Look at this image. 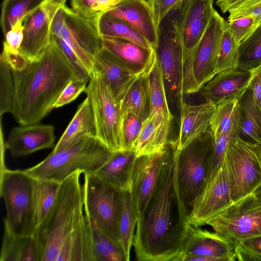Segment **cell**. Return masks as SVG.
Instances as JSON below:
<instances>
[{
    "mask_svg": "<svg viewBox=\"0 0 261 261\" xmlns=\"http://www.w3.org/2000/svg\"><path fill=\"white\" fill-rule=\"evenodd\" d=\"M173 151L172 148L138 218L133 246L138 260L175 261L188 236L190 224L174 188Z\"/></svg>",
    "mask_w": 261,
    "mask_h": 261,
    "instance_id": "2",
    "label": "cell"
},
{
    "mask_svg": "<svg viewBox=\"0 0 261 261\" xmlns=\"http://www.w3.org/2000/svg\"><path fill=\"white\" fill-rule=\"evenodd\" d=\"M172 146L161 152L137 157L130 191L138 218L143 212L157 184L163 164Z\"/></svg>",
    "mask_w": 261,
    "mask_h": 261,
    "instance_id": "17",
    "label": "cell"
},
{
    "mask_svg": "<svg viewBox=\"0 0 261 261\" xmlns=\"http://www.w3.org/2000/svg\"><path fill=\"white\" fill-rule=\"evenodd\" d=\"M179 134L170 145L177 150L185 148L196 139L211 130V122L216 106L206 101L191 105L181 101Z\"/></svg>",
    "mask_w": 261,
    "mask_h": 261,
    "instance_id": "19",
    "label": "cell"
},
{
    "mask_svg": "<svg viewBox=\"0 0 261 261\" xmlns=\"http://www.w3.org/2000/svg\"><path fill=\"white\" fill-rule=\"evenodd\" d=\"M55 141V127L39 123L13 127L4 145L12 156L18 158L52 148Z\"/></svg>",
    "mask_w": 261,
    "mask_h": 261,
    "instance_id": "18",
    "label": "cell"
},
{
    "mask_svg": "<svg viewBox=\"0 0 261 261\" xmlns=\"http://www.w3.org/2000/svg\"><path fill=\"white\" fill-rule=\"evenodd\" d=\"M228 20L251 16L255 17L261 25V0H244L237 7L230 10Z\"/></svg>",
    "mask_w": 261,
    "mask_h": 261,
    "instance_id": "44",
    "label": "cell"
},
{
    "mask_svg": "<svg viewBox=\"0 0 261 261\" xmlns=\"http://www.w3.org/2000/svg\"><path fill=\"white\" fill-rule=\"evenodd\" d=\"M103 13L128 22L154 49L157 40V28L147 1L126 0L121 2Z\"/></svg>",
    "mask_w": 261,
    "mask_h": 261,
    "instance_id": "24",
    "label": "cell"
},
{
    "mask_svg": "<svg viewBox=\"0 0 261 261\" xmlns=\"http://www.w3.org/2000/svg\"><path fill=\"white\" fill-rule=\"evenodd\" d=\"M120 2H123V1H125L126 0H119Z\"/></svg>",
    "mask_w": 261,
    "mask_h": 261,
    "instance_id": "53",
    "label": "cell"
},
{
    "mask_svg": "<svg viewBox=\"0 0 261 261\" xmlns=\"http://www.w3.org/2000/svg\"><path fill=\"white\" fill-rule=\"evenodd\" d=\"M180 254L214 257L219 261L237 260L235 246L216 232L190 225L188 236Z\"/></svg>",
    "mask_w": 261,
    "mask_h": 261,
    "instance_id": "21",
    "label": "cell"
},
{
    "mask_svg": "<svg viewBox=\"0 0 261 261\" xmlns=\"http://www.w3.org/2000/svg\"><path fill=\"white\" fill-rule=\"evenodd\" d=\"M87 135L96 136V127L92 108L86 97L79 106L75 115L51 152H58Z\"/></svg>",
    "mask_w": 261,
    "mask_h": 261,
    "instance_id": "29",
    "label": "cell"
},
{
    "mask_svg": "<svg viewBox=\"0 0 261 261\" xmlns=\"http://www.w3.org/2000/svg\"><path fill=\"white\" fill-rule=\"evenodd\" d=\"M232 202L226 166L223 162L215 177L204 185L193 203L188 216V222L195 227L205 225L211 217Z\"/></svg>",
    "mask_w": 261,
    "mask_h": 261,
    "instance_id": "16",
    "label": "cell"
},
{
    "mask_svg": "<svg viewBox=\"0 0 261 261\" xmlns=\"http://www.w3.org/2000/svg\"><path fill=\"white\" fill-rule=\"evenodd\" d=\"M251 193L261 205V183L255 188Z\"/></svg>",
    "mask_w": 261,
    "mask_h": 261,
    "instance_id": "52",
    "label": "cell"
},
{
    "mask_svg": "<svg viewBox=\"0 0 261 261\" xmlns=\"http://www.w3.org/2000/svg\"><path fill=\"white\" fill-rule=\"evenodd\" d=\"M214 1L189 0L188 4L181 31L183 95L198 92L193 77V58L212 16Z\"/></svg>",
    "mask_w": 261,
    "mask_h": 261,
    "instance_id": "13",
    "label": "cell"
},
{
    "mask_svg": "<svg viewBox=\"0 0 261 261\" xmlns=\"http://www.w3.org/2000/svg\"><path fill=\"white\" fill-rule=\"evenodd\" d=\"M83 174L82 192L87 217L121 246L119 220L122 191L106 183L93 173Z\"/></svg>",
    "mask_w": 261,
    "mask_h": 261,
    "instance_id": "8",
    "label": "cell"
},
{
    "mask_svg": "<svg viewBox=\"0 0 261 261\" xmlns=\"http://www.w3.org/2000/svg\"><path fill=\"white\" fill-rule=\"evenodd\" d=\"M97 30L102 37L126 40L147 48H153L148 41L125 20L103 13L95 17Z\"/></svg>",
    "mask_w": 261,
    "mask_h": 261,
    "instance_id": "31",
    "label": "cell"
},
{
    "mask_svg": "<svg viewBox=\"0 0 261 261\" xmlns=\"http://www.w3.org/2000/svg\"><path fill=\"white\" fill-rule=\"evenodd\" d=\"M112 152L96 136H85L61 150L51 152L38 164L23 170L32 177L61 184L77 171L95 173Z\"/></svg>",
    "mask_w": 261,
    "mask_h": 261,
    "instance_id": "4",
    "label": "cell"
},
{
    "mask_svg": "<svg viewBox=\"0 0 261 261\" xmlns=\"http://www.w3.org/2000/svg\"><path fill=\"white\" fill-rule=\"evenodd\" d=\"M146 73L134 77L117 98L122 113H132L143 121L148 116L150 107Z\"/></svg>",
    "mask_w": 261,
    "mask_h": 261,
    "instance_id": "27",
    "label": "cell"
},
{
    "mask_svg": "<svg viewBox=\"0 0 261 261\" xmlns=\"http://www.w3.org/2000/svg\"><path fill=\"white\" fill-rule=\"evenodd\" d=\"M261 65V25L239 45L238 68L251 71Z\"/></svg>",
    "mask_w": 261,
    "mask_h": 261,
    "instance_id": "38",
    "label": "cell"
},
{
    "mask_svg": "<svg viewBox=\"0 0 261 261\" xmlns=\"http://www.w3.org/2000/svg\"><path fill=\"white\" fill-rule=\"evenodd\" d=\"M239 63V45L225 28L224 31L219 54L217 74L224 71L238 68Z\"/></svg>",
    "mask_w": 261,
    "mask_h": 261,
    "instance_id": "39",
    "label": "cell"
},
{
    "mask_svg": "<svg viewBox=\"0 0 261 261\" xmlns=\"http://www.w3.org/2000/svg\"><path fill=\"white\" fill-rule=\"evenodd\" d=\"M137 220L130 189L123 190L119 220V234L120 245L126 261L129 260Z\"/></svg>",
    "mask_w": 261,
    "mask_h": 261,
    "instance_id": "34",
    "label": "cell"
},
{
    "mask_svg": "<svg viewBox=\"0 0 261 261\" xmlns=\"http://www.w3.org/2000/svg\"><path fill=\"white\" fill-rule=\"evenodd\" d=\"M101 37L102 47L134 75L147 73L156 58L153 48H145L124 39Z\"/></svg>",
    "mask_w": 261,
    "mask_h": 261,
    "instance_id": "22",
    "label": "cell"
},
{
    "mask_svg": "<svg viewBox=\"0 0 261 261\" xmlns=\"http://www.w3.org/2000/svg\"><path fill=\"white\" fill-rule=\"evenodd\" d=\"M226 21L214 10L193 58V73L198 92L217 74V62Z\"/></svg>",
    "mask_w": 261,
    "mask_h": 261,
    "instance_id": "15",
    "label": "cell"
},
{
    "mask_svg": "<svg viewBox=\"0 0 261 261\" xmlns=\"http://www.w3.org/2000/svg\"><path fill=\"white\" fill-rule=\"evenodd\" d=\"M51 36L63 39L75 52L90 73L93 59L102 48L101 37L95 17L88 18L66 5L56 13L51 26Z\"/></svg>",
    "mask_w": 261,
    "mask_h": 261,
    "instance_id": "11",
    "label": "cell"
},
{
    "mask_svg": "<svg viewBox=\"0 0 261 261\" xmlns=\"http://www.w3.org/2000/svg\"><path fill=\"white\" fill-rule=\"evenodd\" d=\"M23 21H19L5 35L3 50L12 54L20 53L23 39Z\"/></svg>",
    "mask_w": 261,
    "mask_h": 261,
    "instance_id": "45",
    "label": "cell"
},
{
    "mask_svg": "<svg viewBox=\"0 0 261 261\" xmlns=\"http://www.w3.org/2000/svg\"><path fill=\"white\" fill-rule=\"evenodd\" d=\"M260 25L255 17H243L226 21V28L239 45Z\"/></svg>",
    "mask_w": 261,
    "mask_h": 261,
    "instance_id": "41",
    "label": "cell"
},
{
    "mask_svg": "<svg viewBox=\"0 0 261 261\" xmlns=\"http://www.w3.org/2000/svg\"><path fill=\"white\" fill-rule=\"evenodd\" d=\"M79 76L83 77L52 37L41 57L21 70L0 60L1 117L10 113L20 125L40 123L66 86Z\"/></svg>",
    "mask_w": 261,
    "mask_h": 261,
    "instance_id": "1",
    "label": "cell"
},
{
    "mask_svg": "<svg viewBox=\"0 0 261 261\" xmlns=\"http://www.w3.org/2000/svg\"><path fill=\"white\" fill-rule=\"evenodd\" d=\"M0 193L6 210L4 226L18 236H33L36 227L32 177L23 170L4 167L1 170Z\"/></svg>",
    "mask_w": 261,
    "mask_h": 261,
    "instance_id": "7",
    "label": "cell"
},
{
    "mask_svg": "<svg viewBox=\"0 0 261 261\" xmlns=\"http://www.w3.org/2000/svg\"><path fill=\"white\" fill-rule=\"evenodd\" d=\"M224 162L233 202L251 194L261 183V150L257 144L240 136L232 138Z\"/></svg>",
    "mask_w": 261,
    "mask_h": 261,
    "instance_id": "9",
    "label": "cell"
},
{
    "mask_svg": "<svg viewBox=\"0 0 261 261\" xmlns=\"http://www.w3.org/2000/svg\"><path fill=\"white\" fill-rule=\"evenodd\" d=\"M120 2L119 0H95L94 11L97 14L103 13L113 8Z\"/></svg>",
    "mask_w": 261,
    "mask_h": 261,
    "instance_id": "50",
    "label": "cell"
},
{
    "mask_svg": "<svg viewBox=\"0 0 261 261\" xmlns=\"http://www.w3.org/2000/svg\"><path fill=\"white\" fill-rule=\"evenodd\" d=\"M66 1L46 0L24 20L20 53L30 62L39 59L49 45L54 18Z\"/></svg>",
    "mask_w": 261,
    "mask_h": 261,
    "instance_id": "14",
    "label": "cell"
},
{
    "mask_svg": "<svg viewBox=\"0 0 261 261\" xmlns=\"http://www.w3.org/2000/svg\"><path fill=\"white\" fill-rule=\"evenodd\" d=\"M244 0H217L216 5L225 13L240 5Z\"/></svg>",
    "mask_w": 261,
    "mask_h": 261,
    "instance_id": "51",
    "label": "cell"
},
{
    "mask_svg": "<svg viewBox=\"0 0 261 261\" xmlns=\"http://www.w3.org/2000/svg\"><path fill=\"white\" fill-rule=\"evenodd\" d=\"M146 75L150 97V111L154 110H161L172 120L173 116L168 106L165 83L156 55L153 63Z\"/></svg>",
    "mask_w": 261,
    "mask_h": 261,
    "instance_id": "36",
    "label": "cell"
},
{
    "mask_svg": "<svg viewBox=\"0 0 261 261\" xmlns=\"http://www.w3.org/2000/svg\"><path fill=\"white\" fill-rule=\"evenodd\" d=\"M95 0H70L71 9L77 14L88 18L97 15L94 11Z\"/></svg>",
    "mask_w": 261,
    "mask_h": 261,
    "instance_id": "48",
    "label": "cell"
},
{
    "mask_svg": "<svg viewBox=\"0 0 261 261\" xmlns=\"http://www.w3.org/2000/svg\"><path fill=\"white\" fill-rule=\"evenodd\" d=\"M181 0H147L156 28L167 13Z\"/></svg>",
    "mask_w": 261,
    "mask_h": 261,
    "instance_id": "47",
    "label": "cell"
},
{
    "mask_svg": "<svg viewBox=\"0 0 261 261\" xmlns=\"http://www.w3.org/2000/svg\"><path fill=\"white\" fill-rule=\"evenodd\" d=\"M92 71L99 74L107 83L117 99L130 82L137 76L127 70L102 47L93 59Z\"/></svg>",
    "mask_w": 261,
    "mask_h": 261,
    "instance_id": "26",
    "label": "cell"
},
{
    "mask_svg": "<svg viewBox=\"0 0 261 261\" xmlns=\"http://www.w3.org/2000/svg\"><path fill=\"white\" fill-rule=\"evenodd\" d=\"M205 225L236 246L261 235V205L251 193L211 217Z\"/></svg>",
    "mask_w": 261,
    "mask_h": 261,
    "instance_id": "12",
    "label": "cell"
},
{
    "mask_svg": "<svg viewBox=\"0 0 261 261\" xmlns=\"http://www.w3.org/2000/svg\"><path fill=\"white\" fill-rule=\"evenodd\" d=\"M248 88L251 90L254 101L261 111V65L251 71Z\"/></svg>",
    "mask_w": 261,
    "mask_h": 261,
    "instance_id": "49",
    "label": "cell"
},
{
    "mask_svg": "<svg viewBox=\"0 0 261 261\" xmlns=\"http://www.w3.org/2000/svg\"><path fill=\"white\" fill-rule=\"evenodd\" d=\"M143 121L128 112L122 113L120 137L121 150H132L140 133Z\"/></svg>",
    "mask_w": 261,
    "mask_h": 261,
    "instance_id": "40",
    "label": "cell"
},
{
    "mask_svg": "<svg viewBox=\"0 0 261 261\" xmlns=\"http://www.w3.org/2000/svg\"><path fill=\"white\" fill-rule=\"evenodd\" d=\"M172 120L161 110L149 112L133 146L137 157L161 152L169 146Z\"/></svg>",
    "mask_w": 261,
    "mask_h": 261,
    "instance_id": "20",
    "label": "cell"
},
{
    "mask_svg": "<svg viewBox=\"0 0 261 261\" xmlns=\"http://www.w3.org/2000/svg\"><path fill=\"white\" fill-rule=\"evenodd\" d=\"M239 99H228L216 106L210 127L213 137L227 134L240 136Z\"/></svg>",
    "mask_w": 261,
    "mask_h": 261,
    "instance_id": "33",
    "label": "cell"
},
{
    "mask_svg": "<svg viewBox=\"0 0 261 261\" xmlns=\"http://www.w3.org/2000/svg\"><path fill=\"white\" fill-rule=\"evenodd\" d=\"M251 71L239 68L216 74L201 88L206 101L216 106L230 99L240 98L248 89Z\"/></svg>",
    "mask_w": 261,
    "mask_h": 261,
    "instance_id": "23",
    "label": "cell"
},
{
    "mask_svg": "<svg viewBox=\"0 0 261 261\" xmlns=\"http://www.w3.org/2000/svg\"><path fill=\"white\" fill-rule=\"evenodd\" d=\"M84 92L92 108L96 137L111 151L121 150L122 112L112 90L99 74L92 71Z\"/></svg>",
    "mask_w": 261,
    "mask_h": 261,
    "instance_id": "10",
    "label": "cell"
},
{
    "mask_svg": "<svg viewBox=\"0 0 261 261\" xmlns=\"http://www.w3.org/2000/svg\"><path fill=\"white\" fill-rule=\"evenodd\" d=\"M32 178L34 223L36 229L50 210L61 184L50 180Z\"/></svg>",
    "mask_w": 261,
    "mask_h": 261,
    "instance_id": "32",
    "label": "cell"
},
{
    "mask_svg": "<svg viewBox=\"0 0 261 261\" xmlns=\"http://www.w3.org/2000/svg\"><path fill=\"white\" fill-rule=\"evenodd\" d=\"M51 37L79 73L82 76L90 79V73L87 68L67 43L61 38L55 36Z\"/></svg>",
    "mask_w": 261,
    "mask_h": 261,
    "instance_id": "46",
    "label": "cell"
},
{
    "mask_svg": "<svg viewBox=\"0 0 261 261\" xmlns=\"http://www.w3.org/2000/svg\"><path fill=\"white\" fill-rule=\"evenodd\" d=\"M214 140L211 130L180 150L174 148V185L181 207L188 216L201 192L212 162Z\"/></svg>",
    "mask_w": 261,
    "mask_h": 261,
    "instance_id": "5",
    "label": "cell"
},
{
    "mask_svg": "<svg viewBox=\"0 0 261 261\" xmlns=\"http://www.w3.org/2000/svg\"><path fill=\"white\" fill-rule=\"evenodd\" d=\"M81 171L61 183L48 214L36 228L40 261H96L84 205Z\"/></svg>",
    "mask_w": 261,
    "mask_h": 261,
    "instance_id": "3",
    "label": "cell"
},
{
    "mask_svg": "<svg viewBox=\"0 0 261 261\" xmlns=\"http://www.w3.org/2000/svg\"><path fill=\"white\" fill-rule=\"evenodd\" d=\"M237 259L240 261H261V235L244 240L235 247Z\"/></svg>",
    "mask_w": 261,
    "mask_h": 261,
    "instance_id": "42",
    "label": "cell"
},
{
    "mask_svg": "<svg viewBox=\"0 0 261 261\" xmlns=\"http://www.w3.org/2000/svg\"><path fill=\"white\" fill-rule=\"evenodd\" d=\"M136 159L133 150L113 151L106 163L93 174L119 190L129 189Z\"/></svg>",
    "mask_w": 261,
    "mask_h": 261,
    "instance_id": "25",
    "label": "cell"
},
{
    "mask_svg": "<svg viewBox=\"0 0 261 261\" xmlns=\"http://www.w3.org/2000/svg\"><path fill=\"white\" fill-rule=\"evenodd\" d=\"M90 79L79 76L72 80L64 88L54 106L63 107L74 100L86 89Z\"/></svg>",
    "mask_w": 261,
    "mask_h": 261,
    "instance_id": "43",
    "label": "cell"
},
{
    "mask_svg": "<svg viewBox=\"0 0 261 261\" xmlns=\"http://www.w3.org/2000/svg\"><path fill=\"white\" fill-rule=\"evenodd\" d=\"M239 104L240 137L257 144L261 150V111L249 88L240 98Z\"/></svg>",
    "mask_w": 261,
    "mask_h": 261,
    "instance_id": "30",
    "label": "cell"
},
{
    "mask_svg": "<svg viewBox=\"0 0 261 261\" xmlns=\"http://www.w3.org/2000/svg\"><path fill=\"white\" fill-rule=\"evenodd\" d=\"M87 219L96 261H126L121 246Z\"/></svg>",
    "mask_w": 261,
    "mask_h": 261,
    "instance_id": "37",
    "label": "cell"
},
{
    "mask_svg": "<svg viewBox=\"0 0 261 261\" xmlns=\"http://www.w3.org/2000/svg\"><path fill=\"white\" fill-rule=\"evenodd\" d=\"M0 261H40L34 236H18L4 226Z\"/></svg>",
    "mask_w": 261,
    "mask_h": 261,
    "instance_id": "28",
    "label": "cell"
},
{
    "mask_svg": "<svg viewBox=\"0 0 261 261\" xmlns=\"http://www.w3.org/2000/svg\"><path fill=\"white\" fill-rule=\"evenodd\" d=\"M189 0H181L164 16L157 27L154 50L162 70L167 97L182 101L181 31Z\"/></svg>",
    "mask_w": 261,
    "mask_h": 261,
    "instance_id": "6",
    "label": "cell"
},
{
    "mask_svg": "<svg viewBox=\"0 0 261 261\" xmlns=\"http://www.w3.org/2000/svg\"><path fill=\"white\" fill-rule=\"evenodd\" d=\"M46 0H3L1 26L4 35L19 21H23Z\"/></svg>",
    "mask_w": 261,
    "mask_h": 261,
    "instance_id": "35",
    "label": "cell"
}]
</instances>
